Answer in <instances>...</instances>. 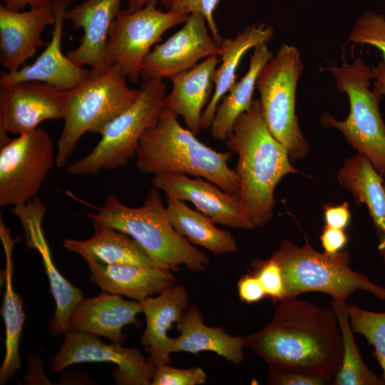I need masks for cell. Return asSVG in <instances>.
<instances>
[{
	"instance_id": "obj_1",
	"label": "cell",
	"mask_w": 385,
	"mask_h": 385,
	"mask_svg": "<svg viewBox=\"0 0 385 385\" xmlns=\"http://www.w3.org/2000/svg\"><path fill=\"white\" fill-rule=\"evenodd\" d=\"M244 337L269 367L333 380L341 365L343 339L332 306L285 297L265 327Z\"/></svg>"
},
{
	"instance_id": "obj_2",
	"label": "cell",
	"mask_w": 385,
	"mask_h": 385,
	"mask_svg": "<svg viewBox=\"0 0 385 385\" xmlns=\"http://www.w3.org/2000/svg\"><path fill=\"white\" fill-rule=\"evenodd\" d=\"M237 156L235 169L240 178L237 194L255 228L265 226L275 206L274 190L287 175L298 173L287 149L270 133L259 98L235 121L224 141Z\"/></svg>"
},
{
	"instance_id": "obj_3",
	"label": "cell",
	"mask_w": 385,
	"mask_h": 385,
	"mask_svg": "<svg viewBox=\"0 0 385 385\" xmlns=\"http://www.w3.org/2000/svg\"><path fill=\"white\" fill-rule=\"evenodd\" d=\"M178 117L163 108L156 124L140 140L135 157L138 170L154 176L169 173L200 177L237 195L240 178L228 165L233 153L218 152L202 143L180 125Z\"/></svg>"
},
{
	"instance_id": "obj_4",
	"label": "cell",
	"mask_w": 385,
	"mask_h": 385,
	"mask_svg": "<svg viewBox=\"0 0 385 385\" xmlns=\"http://www.w3.org/2000/svg\"><path fill=\"white\" fill-rule=\"evenodd\" d=\"M95 214H88L93 221L106 224L135 240L155 264L173 272L180 266L190 271L205 270L208 256L173 228L168 216L160 190L152 187L143 205L132 207L109 195Z\"/></svg>"
},
{
	"instance_id": "obj_5",
	"label": "cell",
	"mask_w": 385,
	"mask_h": 385,
	"mask_svg": "<svg viewBox=\"0 0 385 385\" xmlns=\"http://www.w3.org/2000/svg\"><path fill=\"white\" fill-rule=\"evenodd\" d=\"M270 257L281 267L284 298L317 292L329 294L335 302H343L355 291L361 290L385 300V287L351 270L350 255L346 251L334 255L319 252L307 239L302 247L283 240Z\"/></svg>"
},
{
	"instance_id": "obj_6",
	"label": "cell",
	"mask_w": 385,
	"mask_h": 385,
	"mask_svg": "<svg viewBox=\"0 0 385 385\" xmlns=\"http://www.w3.org/2000/svg\"><path fill=\"white\" fill-rule=\"evenodd\" d=\"M140 89H132L119 66L105 73L91 74L66 91V115L57 141L56 166L63 168L80 138L86 133L100 134L112 119L128 109L137 99Z\"/></svg>"
},
{
	"instance_id": "obj_7",
	"label": "cell",
	"mask_w": 385,
	"mask_h": 385,
	"mask_svg": "<svg viewBox=\"0 0 385 385\" xmlns=\"http://www.w3.org/2000/svg\"><path fill=\"white\" fill-rule=\"evenodd\" d=\"M324 70L332 73L337 89L347 95L350 110L344 120L325 113L321 124L339 130L349 144L385 177V123L379 110L383 96L369 88L374 78L371 67L356 58L352 63L344 61L340 66L332 65Z\"/></svg>"
},
{
	"instance_id": "obj_8",
	"label": "cell",
	"mask_w": 385,
	"mask_h": 385,
	"mask_svg": "<svg viewBox=\"0 0 385 385\" xmlns=\"http://www.w3.org/2000/svg\"><path fill=\"white\" fill-rule=\"evenodd\" d=\"M165 91L161 79L143 81L135 101L104 126L92 151L70 164L66 172L71 175H96L126 166L136 157L143 135L158 122Z\"/></svg>"
},
{
	"instance_id": "obj_9",
	"label": "cell",
	"mask_w": 385,
	"mask_h": 385,
	"mask_svg": "<svg viewBox=\"0 0 385 385\" xmlns=\"http://www.w3.org/2000/svg\"><path fill=\"white\" fill-rule=\"evenodd\" d=\"M303 70L299 50L282 43L262 68L256 81L266 125L287 149L292 161L304 158L309 150L295 110L297 86Z\"/></svg>"
},
{
	"instance_id": "obj_10",
	"label": "cell",
	"mask_w": 385,
	"mask_h": 385,
	"mask_svg": "<svg viewBox=\"0 0 385 385\" xmlns=\"http://www.w3.org/2000/svg\"><path fill=\"white\" fill-rule=\"evenodd\" d=\"M53 165V141L44 129L11 138L0 150V205L15 207L34 199Z\"/></svg>"
},
{
	"instance_id": "obj_11",
	"label": "cell",
	"mask_w": 385,
	"mask_h": 385,
	"mask_svg": "<svg viewBox=\"0 0 385 385\" xmlns=\"http://www.w3.org/2000/svg\"><path fill=\"white\" fill-rule=\"evenodd\" d=\"M149 4L134 11L120 10L109 32L107 51L113 65L119 66L132 83L140 78L142 63L169 29L184 24L188 15L163 11Z\"/></svg>"
},
{
	"instance_id": "obj_12",
	"label": "cell",
	"mask_w": 385,
	"mask_h": 385,
	"mask_svg": "<svg viewBox=\"0 0 385 385\" xmlns=\"http://www.w3.org/2000/svg\"><path fill=\"white\" fill-rule=\"evenodd\" d=\"M85 362H111L118 367L113 371L117 384L151 385L155 367L136 348L121 344H106L98 336L68 330L58 351L53 356L51 370L58 373L65 368Z\"/></svg>"
},
{
	"instance_id": "obj_13",
	"label": "cell",
	"mask_w": 385,
	"mask_h": 385,
	"mask_svg": "<svg viewBox=\"0 0 385 385\" xmlns=\"http://www.w3.org/2000/svg\"><path fill=\"white\" fill-rule=\"evenodd\" d=\"M205 18L192 14L184 26L145 57L140 70L143 81L173 76L195 66L200 60L220 53Z\"/></svg>"
},
{
	"instance_id": "obj_14",
	"label": "cell",
	"mask_w": 385,
	"mask_h": 385,
	"mask_svg": "<svg viewBox=\"0 0 385 385\" xmlns=\"http://www.w3.org/2000/svg\"><path fill=\"white\" fill-rule=\"evenodd\" d=\"M65 115L66 91L33 81L0 86V133L21 135Z\"/></svg>"
},
{
	"instance_id": "obj_15",
	"label": "cell",
	"mask_w": 385,
	"mask_h": 385,
	"mask_svg": "<svg viewBox=\"0 0 385 385\" xmlns=\"http://www.w3.org/2000/svg\"><path fill=\"white\" fill-rule=\"evenodd\" d=\"M152 187L170 196L194 205L196 210L216 224L234 229L255 227L237 195L227 192L213 183L183 174H162L152 180Z\"/></svg>"
},
{
	"instance_id": "obj_16",
	"label": "cell",
	"mask_w": 385,
	"mask_h": 385,
	"mask_svg": "<svg viewBox=\"0 0 385 385\" xmlns=\"http://www.w3.org/2000/svg\"><path fill=\"white\" fill-rule=\"evenodd\" d=\"M73 0H53L55 24L51 38L46 48L29 65H23L13 72L1 71L0 86H8L23 81H40L56 88L67 91L73 89L91 74L89 71L74 63L61 50L65 13Z\"/></svg>"
},
{
	"instance_id": "obj_17",
	"label": "cell",
	"mask_w": 385,
	"mask_h": 385,
	"mask_svg": "<svg viewBox=\"0 0 385 385\" xmlns=\"http://www.w3.org/2000/svg\"><path fill=\"white\" fill-rule=\"evenodd\" d=\"M46 207L40 200H34L16 208L14 215L20 220L26 237V246L38 250L48 277L56 310L48 331L54 336L68 331V318L74 306L83 297L82 292L70 283L56 267L44 236L42 222Z\"/></svg>"
},
{
	"instance_id": "obj_18",
	"label": "cell",
	"mask_w": 385,
	"mask_h": 385,
	"mask_svg": "<svg viewBox=\"0 0 385 385\" xmlns=\"http://www.w3.org/2000/svg\"><path fill=\"white\" fill-rule=\"evenodd\" d=\"M121 0H85L65 13L74 29L81 28V43L67 53L68 58L80 66L105 73L112 66L107 51L111 25L120 9Z\"/></svg>"
},
{
	"instance_id": "obj_19",
	"label": "cell",
	"mask_w": 385,
	"mask_h": 385,
	"mask_svg": "<svg viewBox=\"0 0 385 385\" xmlns=\"http://www.w3.org/2000/svg\"><path fill=\"white\" fill-rule=\"evenodd\" d=\"M55 20L52 4L24 11L0 5V62L9 72L19 70L38 47L46 46L41 34Z\"/></svg>"
},
{
	"instance_id": "obj_20",
	"label": "cell",
	"mask_w": 385,
	"mask_h": 385,
	"mask_svg": "<svg viewBox=\"0 0 385 385\" xmlns=\"http://www.w3.org/2000/svg\"><path fill=\"white\" fill-rule=\"evenodd\" d=\"M142 312L140 302L125 300L102 290L96 297H83L74 306L69 315L68 330L106 337L112 342L123 344L127 336L123 328L136 324V316Z\"/></svg>"
},
{
	"instance_id": "obj_21",
	"label": "cell",
	"mask_w": 385,
	"mask_h": 385,
	"mask_svg": "<svg viewBox=\"0 0 385 385\" xmlns=\"http://www.w3.org/2000/svg\"><path fill=\"white\" fill-rule=\"evenodd\" d=\"M186 288L175 284L166 288L157 297H149L140 302L146 326L140 344L149 354L148 361L155 368L171 363L174 338L168 335L189 307Z\"/></svg>"
},
{
	"instance_id": "obj_22",
	"label": "cell",
	"mask_w": 385,
	"mask_h": 385,
	"mask_svg": "<svg viewBox=\"0 0 385 385\" xmlns=\"http://www.w3.org/2000/svg\"><path fill=\"white\" fill-rule=\"evenodd\" d=\"M90 279L103 291L142 302L178 283L173 272L159 267L88 262Z\"/></svg>"
},
{
	"instance_id": "obj_23",
	"label": "cell",
	"mask_w": 385,
	"mask_h": 385,
	"mask_svg": "<svg viewBox=\"0 0 385 385\" xmlns=\"http://www.w3.org/2000/svg\"><path fill=\"white\" fill-rule=\"evenodd\" d=\"M219 62L218 55H212L170 78L173 88L165 96L163 108L180 115L195 135L201 130L203 108L212 95L213 78Z\"/></svg>"
},
{
	"instance_id": "obj_24",
	"label": "cell",
	"mask_w": 385,
	"mask_h": 385,
	"mask_svg": "<svg viewBox=\"0 0 385 385\" xmlns=\"http://www.w3.org/2000/svg\"><path fill=\"white\" fill-rule=\"evenodd\" d=\"M274 29L264 23L246 26L234 38H223L220 43V66L215 71L214 91L201 117V129H210L217 107L237 81L236 71L243 56L251 48L267 44L273 38Z\"/></svg>"
},
{
	"instance_id": "obj_25",
	"label": "cell",
	"mask_w": 385,
	"mask_h": 385,
	"mask_svg": "<svg viewBox=\"0 0 385 385\" xmlns=\"http://www.w3.org/2000/svg\"><path fill=\"white\" fill-rule=\"evenodd\" d=\"M176 328L180 334L174 338L173 354L187 352L195 354L209 351L235 365L240 364L245 359V337L230 335L221 327L207 326L196 305L189 306L176 324Z\"/></svg>"
},
{
	"instance_id": "obj_26",
	"label": "cell",
	"mask_w": 385,
	"mask_h": 385,
	"mask_svg": "<svg viewBox=\"0 0 385 385\" xmlns=\"http://www.w3.org/2000/svg\"><path fill=\"white\" fill-rule=\"evenodd\" d=\"M93 223L94 232L90 238L64 239L63 247L78 254L87 262L158 267L131 237L106 224L96 221Z\"/></svg>"
},
{
	"instance_id": "obj_27",
	"label": "cell",
	"mask_w": 385,
	"mask_h": 385,
	"mask_svg": "<svg viewBox=\"0 0 385 385\" xmlns=\"http://www.w3.org/2000/svg\"><path fill=\"white\" fill-rule=\"evenodd\" d=\"M0 237L6 255V269L4 271L5 292L1 307L6 328V353L0 369V384H4L15 376L21 367L19 346L26 316L21 297L12 285V251L16 240L11 238L9 229L2 222L0 224Z\"/></svg>"
},
{
	"instance_id": "obj_28",
	"label": "cell",
	"mask_w": 385,
	"mask_h": 385,
	"mask_svg": "<svg viewBox=\"0 0 385 385\" xmlns=\"http://www.w3.org/2000/svg\"><path fill=\"white\" fill-rule=\"evenodd\" d=\"M337 179L351 192L357 206L366 207L377 231L385 236L384 181L371 161L358 153L344 161Z\"/></svg>"
},
{
	"instance_id": "obj_29",
	"label": "cell",
	"mask_w": 385,
	"mask_h": 385,
	"mask_svg": "<svg viewBox=\"0 0 385 385\" xmlns=\"http://www.w3.org/2000/svg\"><path fill=\"white\" fill-rule=\"evenodd\" d=\"M166 210L173 228L195 246L215 255L237 250V242L229 230H220L215 222L200 211L188 207L185 201L166 196Z\"/></svg>"
},
{
	"instance_id": "obj_30",
	"label": "cell",
	"mask_w": 385,
	"mask_h": 385,
	"mask_svg": "<svg viewBox=\"0 0 385 385\" xmlns=\"http://www.w3.org/2000/svg\"><path fill=\"white\" fill-rule=\"evenodd\" d=\"M274 53L267 44L253 48L246 73L230 88L219 103L210 127L213 138L225 141L231 133L236 119L251 107L258 75Z\"/></svg>"
},
{
	"instance_id": "obj_31",
	"label": "cell",
	"mask_w": 385,
	"mask_h": 385,
	"mask_svg": "<svg viewBox=\"0 0 385 385\" xmlns=\"http://www.w3.org/2000/svg\"><path fill=\"white\" fill-rule=\"evenodd\" d=\"M334 309L343 339V354L339 369L333 377L334 385H384L385 381L379 378L364 362L354 337L351 327L348 305L346 302L331 303Z\"/></svg>"
},
{
	"instance_id": "obj_32",
	"label": "cell",
	"mask_w": 385,
	"mask_h": 385,
	"mask_svg": "<svg viewBox=\"0 0 385 385\" xmlns=\"http://www.w3.org/2000/svg\"><path fill=\"white\" fill-rule=\"evenodd\" d=\"M351 327L354 332L364 336L374 348V356L383 371L385 381V312L363 309L356 305L348 306Z\"/></svg>"
},
{
	"instance_id": "obj_33",
	"label": "cell",
	"mask_w": 385,
	"mask_h": 385,
	"mask_svg": "<svg viewBox=\"0 0 385 385\" xmlns=\"http://www.w3.org/2000/svg\"><path fill=\"white\" fill-rule=\"evenodd\" d=\"M349 42L366 44L377 48L385 63V16L368 11L359 16L349 35Z\"/></svg>"
},
{
	"instance_id": "obj_34",
	"label": "cell",
	"mask_w": 385,
	"mask_h": 385,
	"mask_svg": "<svg viewBox=\"0 0 385 385\" xmlns=\"http://www.w3.org/2000/svg\"><path fill=\"white\" fill-rule=\"evenodd\" d=\"M251 266L260 280L267 297L279 302L284 298L285 287L282 270L274 259L255 260Z\"/></svg>"
},
{
	"instance_id": "obj_35",
	"label": "cell",
	"mask_w": 385,
	"mask_h": 385,
	"mask_svg": "<svg viewBox=\"0 0 385 385\" xmlns=\"http://www.w3.org/2000/svg\"><path fill=\"white\" fill-rule=\"evenodd\" d=\"M206 379V373L200 367L178 369L165 364L155 369L151 385H200Z\"/></svg>"
},
{
	"instance_id": "obj_36",
	"label": "cell",
	"mask_w": 385,
	"mask_h": 385,
	"mask_svg": "<svg viewBox=\"0 0 385 385\" xmlns=\"http://www.w3.org/2000/svg\"><path fill=\"white\" fill-rule=\"evenodd\" d=\"M221 0H170L168 11L190 15L200 14L207 24V27L215 41L220 44L222 38L219 34L214 19V14Z\"/></svg>"
},
{
	"instance_id": "obj_37",
	"label": "cell",
	"mask_w": 385,
	"mask_h": 385,
	"mask_svg": "<svg viewBox=\"0 0 385 385\" xmlns=\"http://www.w3.org/2000/svg\"><path fill=\"white\" fill-rule=\"evenodd\" d=\"M333 383L329 378L293 371L269 367L267 384L272 385H326Z\"/></svg>"
},
{
	"instance_id": "obj_38",
	"label": "cell",
	"mask_w": 385,
	"mask_h": 385,
	"mask_svg": "<svg viewBox=\"0 0 385 385\" xmlns=\"http://www.w3.org/2000/svg\"><path fill=\"white\" fill-rule=\"evenodd\" d=\"M237 289L240 301L248 304L258 302L266 297L262 283L254 272L242 276L237 284Z\"/></svg>"
},
{
	"instance_id": "obj_39",
	"label": "cell",
	"mask_w": 385,
	"mask_h": 385,
	"mask_svg": "<svg viewBox=\"0 0 385 385\" xmlns=\"http://www.w3.org/2000/svg\"><path fill=\"white\" fill-rule=\"evenodd\" d=\"M320 241L324 252L334 255L344 249L348 242V237L344 229L325 225L322 231Z\"/></svg>"
},
{
	"instance_id": "obj_40",
	"label": "cell",
	"mask_w": 385,
	"mask_h": 385,
	"mask_svg": "<svg viewBox=\"0 0 385 385\" xmlns=\"http://www.w3.org/2000/svg\"><path fill=\"white\" fill-rule=\"evenodd\" d=\"M325 225L340 229H345L349 224L351 212L347 202L339 205L328 203L324 205Z\"/></svg>"
},
{
	"instance_id": "obj_41",
	"label": "cell",
	"mask_w": 385,
	"mask_h": 385,
	"mask_svg": "<svg viewBox=\"0 0 385 385\" xmlns=\"http://www.w3.org/2000/svg\"><path fill=\"white\" fill-rule=\"evenodd\" d=\"M53 0H4L3 5L11 10L21 11L26 6L30 8L46 6L52 4Z\"/></svg>"
},
{
	"instance_id": "obj_42",
	"label": "cell",
	"mask_w": 385,
	"mask_h": 385,
	"mask_svg": "<svg viewBox=\"0 0 385 385\" xmlns=\"http://www.w3.org/2000/svg\"><path fill=\"white\" fill-rule=\"evenodd\" d=\"M375 79L374 91L379 96H385V63L381 61L371 67Z\"/></svg>"
},
{
	"instance_id": "obj_43",
	"label": "cell",
	"mask_w": 385,
	"mask_h": 385,
	"mask_svg": "<svg viewBox=\"0 0 385 385\" xmlns=\"http://www.w3.org/2000/svg\"><path fill=\"white\" fill-rule=\"evenodd\" d=\"M170 0H127L128 8L130 11L140 9L149 4H160L165 8H168Z\"/></svg>"
},
{
	"instance_id": "obj_44",
	"label": "cell",
	"mask_w": 385,
	"mask_h": 385,
	"mask_svg": "<svg viewBox=\"0 0 385 385\" xmlns=\"http://www.w3.org/2000/svg\"><path fill=\"white\" fill-rule=\"evenodd\" d=\"M379 249L381 252V255L385 262V236L381 237L380 243L379 245Z\"/></svg>"
},
{
	"instance_id": "obj_45",
	"label": "cell",
	"mask_w": 385,
	"mask_h": 385,
	"mask_svg": "<svg viewBox=\"0 0 385 385\" xmlns=\"http://www.w3.org/2000/svg\"><path fill=\"white\" fill-rule=\"evenodd\" d=\"M384 187H385V182H384Z\"/></svg>"
}]
</instances>
